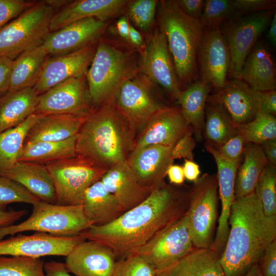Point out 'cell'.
Instances as JSON below:
<instances>
[{
    "instance_id": "74e56055",
    "label": "cell",
    "mask_w": 276,
    "mask_h": 276,
    "mask_svg": "<svg viewBox=\"0 0 276 276\" xmlns=\"http://www.w3.org/2000/svg\"><path fill=\"white\" fill-rule=\"evenodd\" d=\"M41 258L0 256V276H45Z\"/></svg>"
},
{
    "instance_id": "d4e9b609",
    "label": "cell",
    "mask_w": 276,
    "mask_h": 276,
    "mask_svg": "<svg viewBox=\"0 0 276 276\" xmlns=\"http://www.w3.org/2000/svg\"><path fill=\"white\" fill-rule=\"evenodd\" d=\"M100 180L124 212L142 203L151 193L142 186L127 162L107 170Z\"/></svg>"
},
{
    "instance_id": "e0dca14e",
    "label": "cell",
    "mask_w": 276,
    "mask_h": 276,
    "mask_svg": "<svg viewBox=\"0 0 276 276\" xmlns=\"http://www.w3.org/2000/svg\"><path fill=\"white\" fill-rule=\"evenodd\" d=\"M204 148L214 157L217 168L216 174L221 210L216 234L209 249L219 258L225 246L229 233L228 219L235 199V178L242 156L237 160H229L213 147L205 143Z\"/></svg>"
},
{
    "instance_id": "f546056e",
    "label": "cell",
    "mask_w": 276,
    "mask_h": 276,
    "mask_svg": "<svg viewBox=\"0 0 276 276\" xmlns=\"http://www.w3.org/2000/svg\"><path fill=\"white\" fill-rule=\"evenodd\" d=\"M38 95L33 87L8 91L0 97V133L21 124L35 113Z\"/></svg>"
},
{
    "instance_id": "6125c7cd",
    "label": "cell",
    "mask_w": 276,
    "mask_h": 276,
    "mask_svg": "<svg viewBox=\"0 0 276 276\" xmlns=\"http://www.w3.org/2000/svg\"><path fill=\"white\" fill-rule=\"evenodd\" d=\"M269 27L267 37L271 45L275 47L276 45V12L274 14Z\"/></svg>"
},
{
    "instance_id": "836d02e7",
    "label": "cell",
    "mask_w": 276,
    "mask_h": 276,
    "mask_svg": "<svg viewBox=\"0 0 276 276\" xmlns=\"http://www.w3.org/2000/svg\"><path fill=\"white\" fill-rule=\"evenodd\" d=\"M48 54L41 45L21 53L13 61L9 91L33 87Z\"/></svg>"
},
{
    "instance_id": "52a82bcc",
    "label": "cell",
    "mask_w": 276,
    "mask_h": 276,
    "mask_svg": "<svg viewBox=\"0 0 276 276\" xmlns=\"http://www.w3.org/2000/svg\"><path fill=\"white\" fill-rule=\"evenodd\" d=\"M55 10L44 1L36 2L0 29V57L14 60L21 53L40 45L50 32Z\"/></svg>"
},
{
    "instance_id": "11a10c76",
    "label": "cell",
    "mask_w": 276,
    "mask_h": 276,
    "mask_svg": "<svg viewBox=\"0 0 276 276\" xmlns=\"http://www.w3.org/2000/svg\"><path fill=\"white\" fill-rule=\"evenodd\" d=\"M45 276H72L67 270L64 263L51 261L44 263Z\"/></svg>"
},
{
    "instance_id": "f35d334b",
    "label": "cell",
    "mask_w": 276,
    "mask_h": 276,
    "mask_svg": "<svg viewBox=\"0 0 276 276\" xmlns=\"http://www.w3.org/2000/svg\"><path fill=\"white\" fill-rule=\"evenodd\" d=\"M237 129L246 143L261 145L267 141L276 139V118L259 112L254 120Z\"/></svg>"
},
{
    "instance_id": "9c48e42d",
    "label": "cell",
    "mask_w": 276,
    "mask_h": 276,
    "mask_svg": "<svg viewBox=\"0 0 276 276\" xmlns=\"http://www.w3.org/2000/svg\"><path fill=\"white\" fill-rule=\"evenodd\" d=\"M218 200L216 174H203L194 182L187 215L189 231L196 248L209 249L212 243Z\"/></svg>"
},
{
    "instance_id": "2e32d148",
    "label": "cell",
    "mask_w": 276,
    "mask_h": 276,
    "mask_svg": "<svg viewBox=\"0 0 276 276\" xmlns=\"http://www.w3.org/2000/svg\"><path fill=\"white\" fill-rule=\"evenodd\" d=\"M84 240L80 235L58 236L37 232L31 235L19 234L0 240V256L66 257L77 244Z\"/></svg>"
},
{
    "instance_id": "db71d44e",
    "label": "cell",
    "mask_w": 276,
    "mask_h": 276,
    "mask_svg": "<svg viewBox=\"0 0 276 276\" xmlns=\"http://www.w3.org/2000/svg\"><path fill=\"white\" fill-rule=\"evenodd\" d=\"M26 213L25 210L5 211L0 209V227L13 225Z\"/></svg>"
},
{
    "instance_id": "94428289",
    "label": "cell",
    "mask_w": 276,
    "mask_h": 276,
    "mask_svg": "<svg viewBox=\"0 0 276 276\" xmlns=\"http://www.w3.org/2000/svg\"><path fill=\"white\" fill-rule=\"evenodd\" d=\"M128 42L137 48H142L143 45V39L141 33L131 23L129 26Z\"/></svg>"
},
{
    "instance_id": "9a60e30c",
    "label": "cell",
    "mask_w": 276,
    "mask_h": 276,
    "mask_svg": "<svg viewBox=\"0 0 276 276\" xmlns=\"http://www.w3.org/2000/svg\"><path fill=\"white\" fill-rule=\"evenodd\" d=\"M230 65L228 44L220 28H204L197 56L199 79L211 84L217 91L228 81Z\"/></svg>"
},
{
    "instance_id": "ba28073f",
    "label": "cell",
    "mask_w": 276,
    "mask_h": 276,
    "mask_svg": "<svg viewBox=\"0 0 276 276\" xmlns=\"http://www.w3.org/2000/svg\"><path fill=\"white\" fill-rule=\"evenodd\" d=\"M55 191V204L82 205L86 190L101 179L106 170L90 160L76 155L44 164Z\"/></svg>"
},
{
    "instance_id": "816d5d0a",
    "label": "cell",
    "mask_w": 276,
    "mask_h": 276,
    "mask_svg": "<svg viewBox=\"0 0 276 276\" xmlns=\"http://www.w3.org/2000/svg\"><path fill=\"white\" fill-rule=\"evenodd\" d=\"M13 60L0 57V97L9 91Z\"/></svg>"
},
{
    "instance_id": "cb8c5ba5",
    "label": "cell",
    "mask_w": 276,
    "mask_h": 276,
    "mask_svg": "<svg viewBox=\"0 0 276 276\" xmlns=\"http://www.w3.org/2000/svg\"><path fill=\"white\" fill-rule=\"evenodd\" d=\"M129 2L126 0H78L71 1L53 15L50 32L72 22L87 18L109 21L118 16Z\"/></svg>"
},
{
    "instance_id": "6da1fadb",
    "label": "cell",
    "mask_w": 276,
    "mask_h": 276,
    "mask_svg": "<svg viewBox=\"0 0 276 276\" xmlns=\"http://www.w3.org/2000/svg\"><path fill=\"white\" fill-rule=\"evenodd\" d=\"M191 190V186L166 183L112 222L92 225L79 235L107 247L116 259L125 258L186 214Z\"/></svg>"
},
{
    "instance_id": "7c38bea8",
    "label": "cell",
    "mask_w": 276,
    "mask_h": 276,
    "mask_svg": "<svg viewBox=\"0 0 276 276\" xmlns=\"http://www.w3.org/2000/svg\"><path fill=\"white\" fill-rule=\"evenodd\" d=\"M275 9L234 16L220 28L231 55L228 75L237 78L249 53L269 26Z\"/></svg>"
},
{
    "instance_id": "b9f144b4",
    "label": "cell",
    "mask_w": 276,
    "mask_h": 276,
    "mask_svg": "<svg viewBox=\"0 0 276 276\" xmlns=\"http://www.w3.org/2000/svg\"><path fill=\"white\" fill-rule=\"evenodd\" d=\"M158 3L156 0L129 1L127 16L133 26L147 33L155 23Z\"/></svg>"
},
{
    "instance_id": "277c9868",
    "label": "cell",
    "mask_w": 276,
    "mask_h": 276,
    "mask_svg": "<svg viewBox=\"0 0 276 276\" xmlns=\"http://www.w3.org/2000/svg\"><path fill=\"white\" fill-rule=\"evenodd\" d=\"M158 28L165 35L182 90L199 79L198 53L204 28L186 14L175 0L158 1Z\"/></svg>"
},
{
    "instance_id": "f5cc1de1",
    "label": "cell",
    "mask_w": 276,
    "mask_h": 276,
    "mask_svg": "<svg viewBox=\"0 0 276 276\" xmlns=\"http://www.w3.org/2000/svg\"><path fill=\"white\" fill-rule=\"evenodd\" d=\"M259 112L276 115V91L270 90L263 91Z\"/></svg>"
},
{
    "instance_id": "3957f363",
    "label": "cell",
    "mask_w": 276,
    "mask_h": 276,
    "mask_svg": "<svg viewBox=\"0 0 276 276\" xmlns=\"http://www.w3.org/2000/svg\"><path fill=\"white\" fill-rule=\"evenodd\" d=\"M137 134L116 107L113 97L94 109L77 134L76 155L107 170L126 162Z\"/></svg>"
},
{
    "instance_id": "4dcf8cb0",
    "label": "cell",
    "mask_w": 276,
    "mask_h": 276,
    "mask_svg": "<svg viewBox=\"0 0 276 276\" xmlns=\"http://www.w3.org/2000/svg\"><path fill=\"white\" fill-rule=\"evenodd\" d=\"M212 89L211 84L199 79L181 90L176 102L184 117L192 127L196 142L203 140L205 105Z\"/></svg>"
},
{
    "instance_id": "5b68a950",
    "label": "cell",
    "mask_w": 276,
    "mask_h": 276,
    "mask_svg": "<svg viewBox=\"0 0 276 276\" xmlns=\"http://www.w3.org/2000/svg\"><path fill=\"white\" fill-rule=\"evenodd\" d=\"M137 70L133 52L101 38L86 74L94 109L112 97L122 83Z\"/></svg>"
},
{
    "instance_id": "4316f807",
    "label": "cell",
    "mask_w": 276,
    "mask_h": 276,
    "mask_svg": "<svg viewBox=\"0 0 276 276\" xmlns=\"http://www.w3.org/2000/svg\"><path fill=\"white\" fill-rule=\"evenodd\" d=\"M90 114H38L37 120L28 133L24 144L61 141L75 136Z\"/></svg>"
},
{
    "instance_id": "91938a15",
    "label": "cell",
    "mask_w": 276,
    "mask_h": 276,
    "mask_svg": "<svg viewBox=\"0 0 276 276\" xmlns=\"http://www.w3.org/2000/svg\"><path fill=\"white\" fill-rule=\"evenodd\" d=\"M130 23L127 16H122L117 21L116 27L120 36L128 41Z\"/></svg>"
},
{
    "instance_id": "1f68e13d",
    "label": "cell",
    "mask_w": 276,
    "mask_h": 276,
    "mask_svg": "<svg viewBox=\"0 0 276 276\" xmlns=\"http://www.w3.org/2000/svg\"><path fill=\"white\" fill-rule=\"evenodd\" d=\"M268 164L261 145L246 143L236 173L235 198L245 197L255 192L259 178Z\"/></svg>"
},
{
    "instance_id": "8d00e7d4",
    "label": "cell",
    "mask_w": 276,
    "mask_h": 276,
    "mask_svg": "<svg viewBox=\"0 0 276 276\" xmlns=\"http://www.w3.org/2000/svg\"><path fill=\"white\" fill-rule=\"evenodd\" d=\"M38 116L33 113L17 126L0 133V176L18 161L28 133Z\"/></svg>"
},
{
    "instance_id": "5bb4252c",
    "label": "cell",
    "mask_w": 276,
    "mask_h": 276,
    "mask_svg": "<svg viewBox=\"0 0 276 276\" xmlns=\"http://www.w3.org/2000/svg\"><path fill=\"white\" fill-rule=\"evenodd\" d=\"M86 75L72 78L38 96L35 113L85 115L94 109Z\"/></svg>"
},
{
    "instance_id": "f907efd6",
    "label": "cell",
    "mask_w": 276,
    "mask_h": 276,
    "mask_svg": "<svg viewBox=\"0 0 276 276\" xmlns=\"http://www.w3.org/2000/svg\"><path fill=\"white\" fill-rule=\"evenodd\" d=\"M176 3L188 16L199 19L203 9V0H175Z\"/></svg>"
},
{
    "instance_id": "8992f818",
    "label": "cell",
    "mask_w": 276,
    "mask_h": 276,
    "mask_svg": "<svg viewBox=\"0 0 276 276\" xmlns=\"http://www.w3.org/2000/svg\"><path fill=\"white\" fill-rule=\"evenodd\" d=\"M91 225L83 213L82 205H61L39 200L33 204L32 214L26 220L0 227V240L8 235L30 231L58 236H74Z\"/></svg>"
},
{
    "instance_id": "60d3db41",
    "label": "cell",
    "mask_w": 276,
    "mask_h": 276,
    "mask_svg": "<svg viewBox=\"0 0 276 276\" xmlns=\"http://www.w3.org/2000/svg\"><path fill=\"white\" fill-rule=\"evenodd\" d=\"M235 13V0H206L199 20L204 28H220Z\"/></svg>"
},
{
    "instance_id": "603a6c76",
    "label": "cell",
    "mask_w": 276,
    "mask_h": 276,
    "mask_svg": "<svg viewBox=\"0 0 276 276\" xmlns=\"http://www.w3.org/2000/svg\"><path fill=\"white\" fill-rule=\"evenodd\" d=\"M116 261L110 249L85 240L65 257L64 264L67 270L76 276H112Z\"/></svg>"
},
{
    "instance_id": "e575fe53",
    "label": "cell",
    "mask_w": 276,
    "mask_h": 276,
    "mask_svg": "<svg viewBox=\"0 0 276 276\" xmlns=\"http://www.w3.org/2000/svg\"><path fill=\"white\" fill-rule=\"evenodd\" d=\"M237 133V128L223 107L217 103L206 102L203 129L205 143L217 150Z\"/></svg>"
},
{
    "instance_id": "c3c4849f",
    "label": "cell",
    "mask_w": 276,
    "mask_h": 276,
    "mask_svg": "<svg viewBox=\"0 0 276 276\" xmlns=\"http://www.w3.org/2000/svg\"><path fill=\"white\" fill-rule=\"evenodd\" d=\"M245 144L244 137L238 131L236 134L228 140L217 150L225 158L229 160H237L242 157Z\"/></svg>"
},
{
    "instance_id": "d590c367",
    "label": "cell",
    "mask_w": 276,
    "mask_h": 276,
    "mask_svg": "<svg viewBox=\"0 0 276 276\" xmlns=\"http://www.w3.org/2000/svg\"><path fill=\"white\" fill-rule=\"evenodd\" d=\"M77 135L58 142H38L24 145L18 161L44 165L76 155Z\"/></svg>"
},
{
    "instance_id": "7dc6e473",
    "label": "cell",
    "mask_w": 276,
    "mask_h": 276,
    "mask_svg": "<svg viewBox=\"0 0 276 276\" xmlns=\"http://www.w3.org/2000/svg\"><path fill=\"white\" fill-rule=\"evenodd\" d=\"M236 13L234 16H242L275 9V0H235Z\"/></svg>"
},
{
    "instance_id": "ffe728a7",
    "label": "cell",
    "mask_w": 276,
    "mask_h": 276,
    "mask_svg": "<svg viewBox=\"0 0 276 276\" xmlns=\"http://www.w3.org/2000/svg\"><path fill=\"white\" fill-rule=\"evenodd\" d=\"M174 146L148 145L134 148L127 163L142 186L151 193L166 184L165 178L173 164L171 156Z\"/></svg>"
},
{
    "instance_id": "4fadbf2b",
    "label": "cell",
    "mask_w": 276,
    "mask_h": 276,
    "mask_svg": "<svg viewBox=\"0 0 276 276\" xmlns=\"http://www.w3.org/2000/svg\"><path fill=\"white\" fill-rule=\"evenodd\" d=\"M195 248L186 213L133 254L142 257L157 272L173 265Z\"/></svg>"
},
{
    "instance_id": "680465c9",
    "label": "cell",
    "mask_w": 276,
    "mask_h": 276,
    "mask_svg": "<svg viewBox=\"0 0 276 276\" xmlns=\"http://www.w3.org/2000/svg\"><path fill=\"white\" fill-rule=\"evenodd\" d=\"M261 145L268 163L276 166V139L265 142Z\"/></svg>"
},
{
    "instance_id": "ee69618b",
    "label": "cell",
    "mask_w": 276,
    "mask_h": 276,
    "mask_svg": "<svg viewBox=\"0 0 276 276\" xmlns=\"http://www.w3.org/2000/svg\"><path fill=\"white\" fill-rule=\"evenodd\" d=\"M155 269L142 257L132 254L116 261L112 276H156Z\"/></svg>"
},
{
    "instance_id": "8fae6325",
    "label": "cell",
    "mask_w": 276,
    "mask_h": 276,
    "mask_svg": "<svg viewBox=\"0 0 276 276\" xmlns=\"http://www.w3.org/2000/svg\"><path fill=\"white\" fill-rule=\"evenodd\" d=\"M137 71L160 87L171 101L177 102L182 89L165 35L158 27L142 47Z\"/></svg>"
},
{
    "instance_id": "681fc988",
    "label": "cell",
    "mask_w": 276,
    "mask_h": 276,
    "mask_svg": "<svg viewBox=\"0 0 276 276\" xmlns=\"http://www.w3.org/2000/svg\"><path fill=\"white\" fill-rule=\"evenodd\" d=\"M260 267L263 276H276V239L265 250Z\"/></svg>"
},
{
    "instance_id": "f6af8a7d",
    "label": "cell",
    "mask_w": 276,
    "mask_h": 276,
    "mask_svg": "<svg viewBox=\"0 0 276 276\" xmlns=\"http://www.w3.org/2000/svg\"><path fill=\"white\" fill-rule=\"evenodd\" d=\"M36 3L25 0H0V29Z\"/></svg>"
},
{
    "instance_id": "30bf717a",
    "label": "cell",
    "mask_w": 276,
    "mask_h": 276,
    "mask_svg": "<svg viewBox=\"0 0 276 276\" xmlns=\"http://www.w3.org/2000/svg\"><path fill=\"white\" fill-rule=\"evenodd\" d=\"M156 86L137 70L122 83L113 96L116 107L132 126L137 136L155 112L170 105Z\"/></svg>"
},
{
    "instance_id": "83f0119b",
    "label": "cell",
    "mask_w": 276,
    "mask_h": 276,
    "mask_svg": "<svg viewBox=\"0 0 276 276\" xmlns=\"http://www.w3.org/2000/svg\"><path fill=\"white\" fill-rule=\"evenodd\" d=\"M2 176L20 184L40 200L55 203L53 180L44 165L17 161Z\"/></svg>"
},
{
    "instance_id": "ab89813d",
    "label": "cell",
    "mask_w": 276,
    "mask_h": 276,
    "mask_svg": "<svg viewBox=\"0 0 276 276\" xmlns=\"http://www.w3.org/2000/svg\"><path fill=\"white\" fill-rule=\"evenodd\" d=\"M265 216L276 219V166L269 163L262 172L255 190Z\"/></svg>"
},
{
    "instance_id": "44dd1931",
    "label": "cell",
    "mask_w": 276,
    "mask_h": 276,
    "mask_svg": "<svg viewBox=\"0 0 276 276\" xmlns=\"http://www.w3.org/2000/svg\"><path fill=\"white\" fill-rule=\"evenodd\" d=\"M109 22L93 17L78 20L50 32L41 45L48 55L71 53L98 41Z\"/></svg>"
},
{
    "instance_id": "7402d4cb",
    "label": "cell",
    "mask_w": 276,
    "mask_h": 276,
    "mask_svg": "<svg viewBox=\"0 0 276 276\" xmlns=\"http://www.w3.org/2000/svg\"><path fill=\"white\" fill-rule=\"evenodd\" d=\"M190 126L178 105L167 106L150 117L137 135L134 149L153 145L174 146Z\"/></svg>"
},
{
    "instance_id": "d6a6232c",
    "label": "cell",
    "mask_w": 276,
    "mask_h": 276,
    "mask_svg": "<svg viewBox=\"0 0 276 276\" xmlns=\"http://www.w3.org/2000/svg\"><path fill=\"white\" fill-rule=\"evenodd\" d=\"M156 276H225L219 257L209 249L195 248Z\"/></svg>"
},
{
    "instance_id": "be15d7a7",
    "label": "cell",
    "mask_w": 276,
    "mask_h": 276,
    "mask_svg": "<svg viewBox=\"0 0 276 276\" xmlns=\"http://www.w3.org/2000/svg\"><path fill=\"white\" fill-rule=\"evenodd\" d=\"M44 1L55 10L56 8L59 7H62V8L71 2V1L64 0H47Z\"/></svg>"
},
{
    "instance_id": "e7e4bbea",
    "label": "cell",
    "mask_w": 276,
    "mask_h": 276,
    "mask_svg": "<svg viewBox=\"0 0 276 276\" xmlns=\"http://www.w3.org/2000/svg\"><path fill=\"white\" fill-rule=\"evenodd\" d=\"M243 276H263L260 270V264L252 265Z\"/></svg>"
},
{
    "instance_id": "bcb514c9",
    "label": "cell",
    "mask_w": 276,
    "mask_h": 276,
    "mask_svg": "<svg viewBox=\"0 0 276 276\" xmlns=\"http://www.w3.org/2000/svg\"><path fill=\"white\" fill-rule=\"evenodd\" d=\"M193 135V129L190 126L173 147L171 156L174 160L180 158L193 160V151L196 147V141Z\"/></svg>"
},
{
    "instance_id": "7a4b0ae2",
    "label": "cell",
    "mask_w": 276,
    "mask_h": 276,
    "mask_svg": "<svg viewBox=\"0 0 276 276\" xmlns=\"http://www.w3.org/2000/svg\"><path fill=\"white\" fill-rule=\"evenodd\" d=\"M228 224L219 262L225 276H243L252 265L260 263L266 247L276 239V219L265 216L254 192L234 199Z\"/></svg>"
},
{
    "instance_id": "d6986e66",
    "label": "cell",
    "mask_w": 276,
    "mask_h": 276,
    "mask_svg": "<svg viewBox=\"0 0 276 276\" xmlns=\"http://www.w3.org/2000/svg\"><path fill=\"white\" fill-rule=\"evenodd\" d=\"M262 93L238 78L228 80L220 90L208 96L206 102L221 105L237 128L251 121L259 112Z\"/></svg>"
},
{
    "instance_id": "9f6ffc18",
    "label": "cell",
    "mask_w": 276,
    "mask_h": 276,
    "mask_svg": "<svg viewBox=\"0 0 276 276\" xmlns=\"http://www.w3.org/2000/svg\"><path fill=\"white\" fill-rule=\"evenodd\" d=\"M185 178L195 182L201 173L199 166L193 160L185 159L182 167Z\"/></svg>"
},
{
    "instance_id": "484cf974",
    "label": "cell",
    "mask_w": 276,
    "mask_h": 276,
    "mask_svg": "<svg viewBox=\"0 0 276 276\" xmlns=\"http://www.w3.org/2000/svg\"><path fill=\"white\" fill-rule=\"evenodd\" d=\"M237 78L257 91L275 90V63L269 48L263 40L257 41L251 49Z\"/></svg>"
},
{
    "instance_id": "7bdbcfd3",
    "label": "cell",
    "mask_w": 276,
    "mask_h": 276,
    "mask_svg": "<svg viewBox=\"0 0 276 276\" xmlns=\"http://www.w3.org/2000/svg\"><path fill=\"white\" fill-rule=\"evenodd\" d=\"M40 200L20 184L8 178L0 176V209L5 211L12 203L33 204Z\"/></svg>"
},
{
    "instance_id": "6f0895ef",
    "label": "cell",
    "mask_w": 276,
    "mask_h": 276,
    "mask_svg": "<svg viewBox=\"0 0 276 276\" xmlns=\"http://www.w3.org/2000/svg\"><path fill=\"white\" fill-rule=\"evenodd\" d=\"M170 183L175 185H181L185 180L182 167L177 165H171L167 173Z\"/></svg>"
},
{
    "instance_id": "ac0fdd59",
    "label": "cell",
    "mask_w": 276,
    "mask_h": 276,
    "mask_svg": "<svg viewBox=\"0 0 276 276\" xmlns=\"http://www.w3.org/2000/svg\"><path fill=\"white\" fill-rule=\"evenodd\" d=\"M98 41L73 52L48 59L33 87L37 94L40 95L70 78L86 75Z\"/></svg>"
},
{
    "instance_id": "f1b7e54d",
    "label": "cell",
    "mask_w": 276,
    "mask_h": 276,
    "mask_svg": "<svg viewBox=\"0 0 276 276\" xmlns=\"http://www.w3.org/2000/svg\"><path fill=\"white\" fill-rule=\"evenodd\" d=\"M82 205L83 213L91 225H106L124 213L116 198L105 188L101 180L86 190Z\"/></svg>"
}]
</instances>
